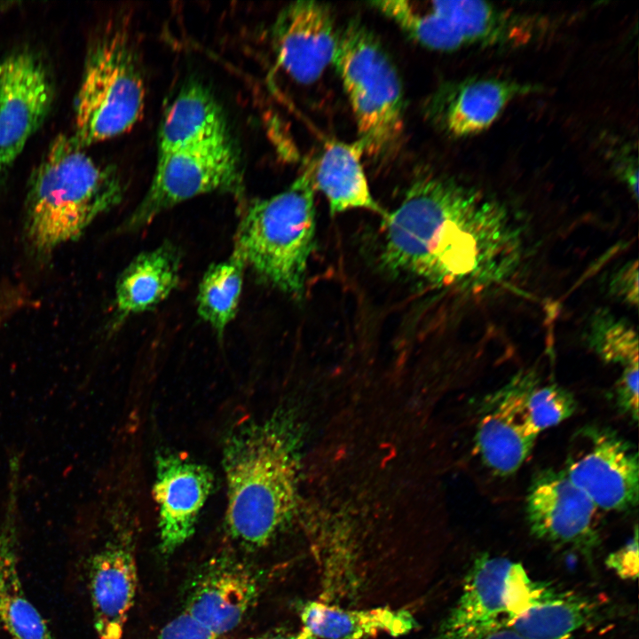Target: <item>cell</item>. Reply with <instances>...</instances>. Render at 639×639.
<instances>
[{
  "label": "cell",
  "mask_w": 639,
  "mask_h": 639,
  "mask_svg": "<svg viewBox=\"0 0 639 639\" xmlns=\"http://www.w3.org/2000/svg\"><path fill=\"white\" fill-rule=\"evenodd\" d=\"M638 367L622 370L616 386L619 407L635 421L638 418Z\"/></svg>",
  "instance_id": "30"
},
{
  "label": "cell",
  "mask_w": 639,
  "mask_h": 639,
  "mask_svg": "<svg viewBox=\"0 0 639 639\" xmlns=\"http://www.w3.org/2000/svg\"><path fill=\"white\" fill-rule=\"evenodd\" d=\"M598 508L568 477L564 469L536 474L525 500L526 519L538 539L571 547L592 563L599 544Z\"/></svg>",
  "instance_id": "11"
},
{
  "label": "cell",
  "mask_w": 639,
  "mask_h": 639,
  "mask_svg": "<svg viewBox=\"0 0 639 639\" xmlns=\"http://www.w3.org/2000/svg\"><path fill=\"white\" fill-rule=\"evenodd\" d=\"M638 264L629 262L613 273L610 290L618 298L636 306L638 304Z\"/></svg>",
  "instance_id": "31"
},
{
  "label": "cell",
  "mask_w": 639,
  "mask_h": 639,
  "mask_svg": "<svg viewBox=\"0 0 639 639\" xmlns=\"http://www.w3.org/2000/svg\"><path fill=\"white\" fill-rule=\"evenodd\" d=\"M225 525L248 548L267 544L296 506L298 458L290 432L276 419L248 423L225 441Z\"/></svg>",
  "instance_id": "2"
},
{
  "label": "cell",
  "mask_w": 639,
  "mask_h": 639,
  "mask_svg": "<svg viewBox=\"0 0 639 639\" xmlns=\"http://www.w3.org/2000/svg\"><path fill=\"white\" fill-rule=\"evenodd\" d=\"M372 4L426 48L449 51L465 47L450 22L431 2L426 3V7H417L414 3L404 0L377 1Z\"/></svg>",
  "instance_id": "25"
},
{
  "label": "cell",
  "mask_w": 639,
  "mask_h": 639,
  "mask_svg": "<svg viewBox=\"0 0 639 639\" xmlns=\"http://www.w3.org/2000/svg\"><path fill=\"white\" fill-rule=\"evenodd\" d=\"M287 639H315L311 633L305 629L304 627H302V629L296 635H291L289 637H287Z\"/></svg>",
  "instance_id": "33"
},
{
  "label": "cell",
  "mask_w": 639,
  "mask_h": 639,
  "mask_svg": "<svg viewBox=\"0 0 639 639\" xmlns=\"http://www.w3.org/2000/svg\"><path fill=\"white\" fill-rule=\"evenodd\" d=\"M245 264L235 254L211 264L198 290L199 316L221 336L234 319L241 299Z\"/></svg>",
  "instance_id": "24"
},
{
  "label": "cell",
  "mask_w": 639,
  "mask_h": 639,
  "mask_svg": "<svg viewBox=\"0 0 639 639\" xmlns=\"http://www.w3.org/2000/svg\"><path fill=\"white\" fill-rule=\"evenodd\" d=\"M257 591L256 578L248 567L217 561L194 581L185 611L222 637L239 626Z\"/></svg>",
  "instance_id": "17"
},
{
  "label": "cell",
  "mask_w": 639,
  "mask_h": 639,
  "mask_svg": "<svg viewBox=\"0 0 639 639\" xmlns=\"http://www.w3.org/2000/svg\"><path fill=\"white\" fill-rule=\"evenodd\" d=\"M54 88L43 59L15 50L0 60V176L46 119Z\"/></svg>",
  "instance_id": "10"
},
{
  "label": "cell",
  "mask_w": 639,
  "mask_h": 639,
  "mask_svg": "<svg viewBox=\"0 0 639 639\" xmlns=\"http://www.w3.org/2000/svg\"><path fill=\"white\" fill-rule=\"evenodd\" d=\"M588 341L605 362L619 364L622 370L638 367L637 335L624 320L596 312L589 322Z\"/></svg>",
  "instance_id": "26"
},
{
  "label": "cell",
  "mask_w": 639,
  "mask_h": 639,
  "mask_svg": "<svg viewBox=\"0 0 639 639\" xmlns=\"http://www.w3.org/2000/svg\"><path fill=\"white\" fill-rule=\"evenodd\" d=\"M88 588L98 639H124L137 588L135 559L127 542H106L90 557Z\"/></svg>",
  "instance_id": "16"
},
{
  "label": "cell",
  "mask_w": 639,
  "mask_h": 639,
  "mask_svg": "<svg viewBox=\"0 0 639 639\" xmlns=\"http://www.w3.org/2000/svg\"><path fill=\"white\" fill-rule=\"evenodd\" d=\"M363 143L328 141L320 158L311 163L315 190L327 200L333 214L351 209H365L386 216L374 199L361 159Z\"/></svg>",
  "instance_id": "20"
},
{
  "label": "cell",
  "mask_w": 639,
  "mask_h": 639,
  "mask_svg": "<svg viewBox=\"0 0 639 639\" xmlns=\"http://www.w3.org/2000/svg\"><path fill=\"white\" fill-rule=\"evenodd\" d=\"M540 377L523 370L484 401L476 430V449L484 464L499 476L515 473L531 454L536 436L526 401Z\"/></svg>",
  "instance_id": "12"
},
{
  "label": "cell",
  "mask_w": 639,
  "mask_h": 639,
  "mask_svg": "<svg viewBox=\"0 0 639 639\" xmlns=\"http://www.w3.org/2000/svg\"><path fill=\"white\" fill-rule=\"evenodd\" d=\"M241 178L239 154L231 138L159 154L149 189L125 227L142 228L162 212L201 194L239 193Z\"/></svg>",
  "instance_id": "8"
},
{
  "label": "cell",
  "mask_w": 639,
  "mask_h": 639,
  "mask_svg": "<svg viewBox=\"0 0 639 639\" xmlns=\"http://www.w3.org/2000/svg\"><path fill=\"white\" fill-rule=\"evenodd\" d=\"M122 197L115 170L96 162L72 135L56 136L28 180L23 225L28 248L48 256L77 240Z\"/></svg>",
  "instance_id": "3"
},
{
  "label": "cell",
  "mask_w": 639,
  "mask_h": 639,
  "mask_svg": "<svg viewBox=\"0 0 639 639\" xmlns=\"http://www.w3.org/2000/svg\"><path fill=\"white\" fill-rule=\"evenodd\" d=\"M145 100L130 35L119 27L106 28L87 48L75 99L73 138L85 148L129 131L141 118Z\"/></svg>",
  "instance_id": "5"
},
{
  "label": "cell",
  "mask_w": 639,
  "mask_h": 639,
  "mask_svg": "<svg viewBox=\"0 0 639 639\" xmlns=\"http://www.w3.org/2000/svg\"><path fill=\"white\" fill-rule=\"evenodd\" d=\"M609 603L550 585L509 629L525 639H568L611 618Z\"/></svg>",
  "instance_id": "18"
},
{
  "label": "cell",
  "mask_w": 639,
  "mask_h": 639,
  "mask_svg": "<svg viewBox=\"0 0 639 639\" xmlns=\"http://www.w3.org/2000/svg\"><path fill=\"white\" fill-rule=\"evenodd\" d=\"M385 220L384 264L435 284L483 289L521 260L522 234L508 209L448 178H420Z\"/></svg>",
  "instance_id": "1"
},
{
  "label": "cell",
  "mask_w": 639,
  "mask_h": 639,
  "mask_svg": "<svg viewBox=\"0 0 639 639\" xmlns=\"http://www.w3.org/2000/svg\"><path fill=\"white\" fill-rule=\"evenodd\" d=\"M16 540L12 529L0 532V630L10 639H54L46 620L26 594Z\"/></svg>",
  "instance_id": "23"
},
{
  "label": "cell",
  "mask_w": 639,
  "mask_h": 639,
  "mask_svg": "<svg viewBox=\"0 0 639 639\" xmlns=\"http://www.w3.org/2000/svg\"><path fill=\"white\" fill-rule=\"evenodd\" d=\"M213 485L206 465L174 453L158 455L153 493L162 552L170 554L190 539Z\"/></svg>",
  "instance_id": "14"
},
{
  "label": "cell",
  "mask_w": 639,
  "mask_h": 639,
  "mask_svg": "<svg viewBox=\"0 0 639 639\" xmlns=\"http://www.w3.org/2000/svg\"><path fill=\"white\" fill-rule=\"evenodd\" d=\"M231 138L220 105L204 85L183 87L164 114L158 155L183 147Z\"/></svg>",
  "instance_id": "21"
},
{
  "label": "cell",
  "mask_w": 639,
  "mask_h": 639,
  "mask_svg": "<svg viewBox=\"0 0 639 639\" xmlns=\"http://www.w3.org/2000/svg\"><path fill=\"white\" fill-rule=\"evenodd\" d=\"M300 617L303 627L315 639H367L380 634L400 636L416 627L414 618L406 610H351L319 601L306 603Z\"/></svg>",
  "instance_id": "22"
},
{
  "label": "cell",
  "mask_w": 639,
  "mask_h": 639,
  "mask_svg": "<svg viewBox=\"0 0 639 639\" xmlns=\"http://www.w3.org/2000/svg\"><path fill=\"white\" fill-rule=\"evenodd\" d=\"M314 185L310 165L284 191L247 206L233 254L257 276L280 290L298 296L315 236Z\"/></svg>",
  "instance_id": "4"
},
{
  "label": "cell",
  "mask_w": 639,
  "mask_h": 639,
  "mask_svg": "<svg viewBox=\"0 0 639 639\" xmlns=\"http://www.w3.org/2000/svg\"><path fill=\"white\" fill-rule=\"evenodd\" d=\"M485 639H525L518 634L515 633L511 629H502L497 632H494L485 637Z\"/></svg>",
  "instance_id": "32"
},
{
  "label": "cell",
  "mask_w": 639,
  "mask_h": 639,
  "mask_svg": "<svg viewBox=\"0 0 639 639\" xmlns=\"http://www.w3.org/2000/svg\"><path fill=\"white\" fill-rule=\"evenodd\" d=\"M180 254L170 242L138 255L115 285L118 321L154 308L178 287Z\"/></svg>",
  "instance_id": "19"
},
{
  "label": "cell",
  "mask_w": 639,
  "mask_h": 639,
  "mask_svg": "<svg viewBox=\"0 0 639 639\" xmlns=\"http://www.w3.org/2000/svg\"><path fill=\"white\" fill-rule=\"evenodd\" d=\"M564 470L599 510L624 511L638 503L637 450L608 427L588 425L577 430Z\"/></svg>",
  "instance_id": "9"
},
{
  "label": "cell",
  "mask_w": 639,
  "mask_h": 639,
  "mask_svg": "<svg viewBox=\"0 0 639 639\" xmlns=\"http://www.w3.org/2000/svg\"><path fill=\"white\" fill-rule=\"evenodd\" d=\"M354 114L365 154L386 156L404 128V99L397 69L376 37L360 21L339 31L333 61Z\"/></svg>",
  "instance_id": "6"
},
{
  "label": "cell",
  "mask_w": 639,
  "mask_h": 639,
  "mask_svg": "<svg viewBox=\"0 0 639 639\" xmlns=\"http://www.w3.org/2000/svg\"><path fill=\"white\" fill-rule=\"evenodd\" d=\"M533 91L516 80L469 77L440 86L430 99L429 114L448 135L469 137L489 129L514 100Z\"/></svg>",
  "instance_id": "15"
},
{
  "label": "cell",
  "mask_w": 639,
  "mask_h": 639,
  "mask_svg": "<svg viewBox=\"0 0 639 639\" xmlns=\"http://www.w3.org/2000/svg\"><path fill=\"white\" fill-rule=\"evenodd\" d=\"M272 39L277 64L296 83L311 84L333 64L339 31L329 6L304 0L282 9Z\"/></svg>",
  "instance_id": "13"
},
{
  "label": "cell",
  "mask_w": 639,
  "mask_h": 639,
  "mask_svg": "<svg viewBox=\"0 0 639 639\" xmlns=\"http://www.w3.org/2000/svg\"><path fill=\"white\" fill-rule=\"evenodd\" d=\"M573 395L556 383L541 384L540 380L531 390L526 411L532 431H541L568 419L576 409Z\"/></svg>",
  "instance_id": "27"
},
{
  "label": "cell",
  "mask_w": 639,
  "mask_h": 639,
  "mask_svg": "<svg viewBox=\"0 0 639 639\" xmlns=\"http://www.w3.org/2000/svg\"><path fill=\"white\" fill-rule=\"evenodd\" d=\"M549 585L530 578L520 563L481 554L470 565L457 602L430 639H485L509 629Z\"/></svg>",
  "instance_id": "7"
},
{
  "label": "cell",
  "mask_w": 639,
  "mask_h": 639,
  "mask_svg": "<svg viewBox=\"0 0 639 639\" xmlns=\"http://www.w3.org/2000/svg\"><path fill=\"white\" fill-rule=\"evenodd\" d=\"M209 627L185 611L170 620L160 631L158 639H220Z\"/></svg>",
  "instance_id": "28"
},
{
  "label": "cell",
  "mask_w": 639,
  "mask_h": 639,
  "mask_svg": "<svg viewBox=\"0 0 639 639\" xmlns=\"http://www.w3.org/2000/svg\"><path fill=\"white\" fill-rule=\"evenodd\" d=\"M605 564L618 576L625 580H635L638 576V532L635 528L634 537L622 548L611 553Z\"/></svg>",
  "instance_id": "29"
}]
</instances>
